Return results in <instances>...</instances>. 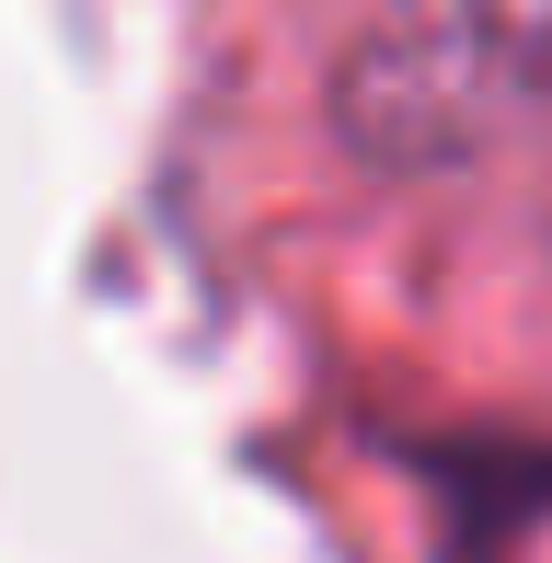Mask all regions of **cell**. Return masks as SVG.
Listing matches in <instances>:
<instances>
[{"label":"cell","instance_id":"6da1fadb","mask_svg":"<svg viewBox=\"0 0 552 563\" xmlns=\"http://www.w3.org/2000/svg\"><path fill=\"white\" fill-rule=\"evenodd\" d=\"M552 115V0H380L334 81L368 173H461Z\"/></svg>","mask_w":552,"mask_h":563}]
</instances>
